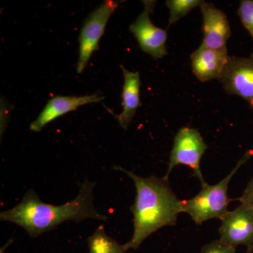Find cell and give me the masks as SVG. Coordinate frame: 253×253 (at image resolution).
Listing matches in <instances>:
<instances>
[{"mask_svg": "<svg viewBox=\"0 0 253 253\" xmlns=\"http://www.w3.org/2000/svg\"><path fill=\"white\" fill-rule=\"evenodd\" d=\"M95 184L85 179L80 185L78 196L60 206L45 204L34 189L28 190L19 204L0 213V219L21 226L31 238L53 230L66 221L79 223L91 219L106 221L109 217L98 212L94 205Z\"/></svg>", "mask_w": 253, "mask_h": 253, "instance_id": "cell-1", "label": "cell"}, {"mask_svg": "<svg viewBox=\"0 0 253 253\" xmlns=\"http://www.w3.org/2000/svg\"><path fill=\"white\" fill-rule=\"evenodd\" d=\"M113 168L126 174L135 186V201L130 208L134 230L125 246L127 250H137L156 231L175 225L178 215L183 212L182 201L176 197L168 179L142 177L120 166Z\"/></svg>", "mask_w": 253, "mask_h": 253, "instance_id": "cell-2", "label": "cell"}, {"mask_svg": "<svg viewBox=\"0 0 253 253\" xmlns=\"http://www.w3.org/2000/svg\"><path fill=\"white\" fill-rule=\"evenodd\" d=\"M253 150L245 153L230 173L214 185L207 182L201 185L202 189L192 199L182 201L183 212L189 214L196 224H202L212 219H221L227 214L229 199L228 187L233 176L253 157Z\"/></svg>", "mask_w": 253, "mask_h": 253, "instance_id": "cell-3", "label": "cell"}, {"mask_svg": "<svg viewBox=\"0 0 253 253\" xmlns=\"http://www.w3.org/2000/svg\"><path fill=\"white\" fill-rule=\"evenodd\" d=\"M207 149V144L197 129L188 126L181 128L174 137L167 172L164 177L168 179L176 166L184 165L192 169L194 175L199 178L203 185L206 181L201 172V161Z\"/></svg>", "mask_w": 253, "mask_h": 253, "instance_id": "cell-4", "label": "cell"}, {"mask_svg": "<svg viewBox=\"0 0 253 253\" xmlns=\"http://www.w3.org/2000/svg\"><path fill=\"white\" fill-rule=\"evenodd\" d=\"M118 7V1L106 0L83 23L80 33V54L76 68L79 74L85 69L93 53L99 49V41L104 34L106 25Z\"/></svg>", "mask_w": 253, "mask_h": 253, "instance_id": "cell-5", "label": "cell"}, {"mask_svg": "<svg viewBox=\"0 0 253 253\" xmlns=\"http://www.w3.org/2000/svg\"><path fill=\"white\" fill-rule=\"evenodd\" d=\"M156 1H144V9L134 23L129 31L134 35L141 50L155 59H162L168 54V33L166 30L156 27L151 22L150 14L154 12Z\"/></svg>", "mask_w": 253, "mask_h": 253, "instance_id": "cell-6", "label": "cell"}, {"mask_svg": "<svg viewBox=\"0 0 253 253\" xmlns=\"http://www.w3.org/2000/svg\"><path fill=\"white\" fill-rule=\"evenodd\" d=\"M220 82L226 94L237 95L249 103L253 111V57L229 56Z\"/></svg>", "mask_w": 253, "mask_h": 253, "instance_id": "cell-7", "label": "cell"}, {"mask_svg": "<svg viewBox=\"0 0 253 253\" xmlns=\"http://www.w3.org/2000/svg\"><path fill=\"white\" fill-rule=\"evenodd\" d=\"M219 233L221 241L236 248L253 246V208L241 204L221 219Z\"/></svg>", "mask_w": 253, "mask_h": 253, "instance_id": "cell-8", "label": "cell"}, {"mask_svg": "<svg viewBox=\"0 0 253 253\" xmlns=\"http://www.w3.org/2000/svg\"><path fill=\"white\" fill-rule=\"evenodd\" d=\"M200 7L204 19L203 45L213 49H227L226 43L230 38L231 31L225 13L205 1Z\"/></svg>", "mask_w": 253, "mask_h": 253, "instance_id": "cell-9", "label": "cell"}, {"mask_svg": "<svg viewBox=\"0 0 253 253\" xmlns=\"http://www.w3.org/2000/svg\"><path fill=\"white\" fill-rule=\"evenodd\" d=\"M104 99V96L96 94L81 96H54L48 101L38 117L31 123L30 129L40 132L46 125L63 115L76 111L80 106L101 102Z\"/></svg>", "mask_w": 253, "mask_h": 253, "instance_id": "cell-10", "label": "cell"}, {"mask_svg": "<svg viewBox=\"0 0 253 253\" xmlns=\"http://www.w3.org/2000/svg\"><path fill=\"white\" fill-rule=\"evenodd\" d=\"M227 49L217 50L201 45L191 55L193 73L203 83L219 80L229 59Z\"/></svg>", "mask_w": 253, "mask_h": 253, "instance_id": "cell-11", "label": "cell"}, {"mask_svg": "<svg viewBox=\"0 0 253 253\" xmlns=\"http://www.w3.org/2000/svg\"><path fill=\"white\" fill-rule=\"evenodd\" d=\"M124 76L122 92L123 111L116 116L119 126L126 129L140 104V75L139 72H131L121 66Z\"/></svg>", "mask_w": 253, "mask_h": 253, "instance_id": "cell-12", "label": "cell"}, {"mask_svg": "<svg viewBox=\"0 0 253 253\" xmlns=\"http://www.w3.org/2000/svg\"><path fill=\"white\" fill-rule=\"evenodd\" d=\"M89 253H126L125 244H118L105 231L104 226H99L94 234L87 239Z\"/></svg>", "mask_w": 253, "mask_h": 253, "instance_id": "cell-13", "label": "cell"}, {"mask_svg": "<svg viewBox=\"0 0 253 253\" xmlns=\"http://www.w3.org/2000/svg\"><path fill=\"white\" fill-rule=\"evenodd\" d=\"M204 1L200 0H168L166 2L169 10L168 27L189 14L195 8L201 6Z\"/></svg>", "mask_w": 253, "mask_h": 253, "instance_id": "cell-14", "label": "cell"}, {"mask_svg": "<svg viewBox=\"0 0 253 253\" xmlns=\"http://www.w3.org/2000/svg\"><path fill=\"white\" fill-rule=\"evenodd\" d=\"M238 14L244 28L253 38V0H242ZM251 56L253 57V51Z\"/></svg>", "mask_w": 253, "mask_h": 253, "instance_id": "cell-15", "label": "cell"}, {"mask_svg": "<svg viewBox=\"0 0 253 253\" xmlns=\"http://www.w3.org/2000/svg\"><path fill=\"white\" fill-rule=\"evenodd\" d=\"M201 253H237L236 248L224 244L220 240H215L205 245L201 249Z\"/></svg>", "mask_w": 253, "mask_h": 253, "instance_id": "cell-16", "label": "cell"}, {"mask_svg": "<svg viewBox=\"0 0 253 253\" xmlns=\"http://www.w3.org/2000/svg\"><path fill=\"white\" fill-rule=\"evenodd\" d=\"M238 200L241 202V204L253 208V179L249 181L244 194Z\"/></svg>", "mask_w": 253, "mask_h": 253, "instance_id": "cell-17", "label": "cell"}, {"mask_svg": "<svg viewBox=\"0 0 253 253\" xmlns=\"http://www.w3.org/2000/svg\"><path fill=\"white\" fill-rule=\"evenodd\" d=\"M246 253H253V247L247 249V252Z\"/></svg>", "mask_w": 253, "mask_h": 253, "instance_id": "cell-18", "label": "cell"}]
</instances>
